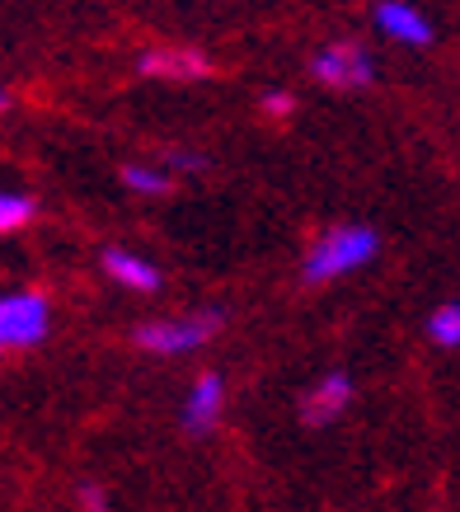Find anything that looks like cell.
<instances>
[{"instance_id": "cell-6", "label": "cell", "mask_w": 460, "mask_h": 512, "mask_svg": "<svg viewBox=\"0 0 460 512\" xmlns=\"http://www.w3.org/2000/svg\"><path fill=\"white\" fill-rule=\"evenodd\" d=\"M137 71L155 80H207L212 76V66H207V57H202L198 47H146L137 57Z\"/></svg>"}, {"instance_id": "cell-16", "label": "cell", "mask_w": 460, "mask_h": 512, "mask_svg": "<svg viewBox=\"0 0 460 512\" xmlns=\"http://www.w3.org/2000/svg\"><path fill=\"white\" fill-rule=\"evenodd\" d=\"M5 109H10V94H5V90H0V113H5Z\"/></svg>"}, {"instance_id": "cell-5", "label": "cell", "mask_w": 460, "mask_h": 512, "mask_svg": "<svg viewBox=\"0 0 460 512\" xmlns=\"http://www.w3.org/2000/svg\"><path fill=\"white\" fill-rule=\"evenodd\" d=\"M348 404H353V376L329 372V376H320L306 395H301L296 414H301L306 428H329L334 419H343V409H348Z\"/></svg>"}, {"instance_id": "cell-9", "label": "cell", "mask_w": 460, "mask_h": 512, "mask_svg": "<svg viewBox=\"0 0 460 512\" xmlns=\"http://www.w3.org/2000/svg\"><path fill=\"white\" fill-rule=\"evenodd\" d=\"M104 273L127 292H160V268L137 259L132 249H104Z\"/></svg>"}, {"instance_id": "cell-13", "label": "cell", "mask_w": 460, "mask_h": 512, "mask_svg": "<svg viewBox=\"0 0 460 512\" xmlns=\"http://www.w3.org/2000/svg\"><path fill=\"white\" fill-rule=\"evenodd\" d=\"M263 113H268V118H292L296 99L287 90H268V94H263Z\"/></svg>"}, {"instance_id": "cell-15", "label": "cell", "mask_w": 460, "mask_h": 512, "mask_svg": "<svg viewBox=\"0 0 460 512\" xmlns=\"http://www.w3.org/2000/svg\"><path fill=\"white\" fill-rule=\"evenodd\" d=\"M169 165H174V170H184V174H193V170H202V165H207V160L202 156H193V151H169Z\"/></svg>"}, {"instance_id": "cell-14", "label": "cell", "mask_w": 460, "mask_h": 512, "mask_svg": "<svg viewBox=\"0 0 460 512\" xmlns=\"http://www.w3.org/2000/svg\"><path fill=\"white\" fill-rule=\"evenodd\" d=\"M80 508L85 512H113L108 508V494L99 489V484H85V489H80Z\"/></svg>"}, {"instance_id": "cell-8", "label": "cell", "mask_w": 460, "mask_h": 512, "mask_svg": "<svg viewBox=\"0 0 460 512\" xmlns=\"http://www.w3.org/2000/svg\"><path fill=\"white\" fill-rule=\"evenodd\" d=\"M221 404H226V390H221V376L216 372H202L198 381H193V390H188L184 400V428L188 433H212L216 423H221Z\"/></svg>"}, {"instance_id": "cell-12", "label": "cell", "mask_w": 460, "mask_h": 512, "mask_svg": "<svg viewBox=\"0 0 460 512\" xmlns=\"http://www.w3.org/2000/svg\"><path fill=\"white\" fill-rule=\"evenodd\" d=\"M123 184L132 188V193H169V174L155 170V165H127Z\"/></svg>"}, {"instance_id": "cell-2", "label": "cell", "mask_w": 460, "mask_h": 512, "mask_svg": "<svg viewBox=\"0 0 460 512\" xmlns=\"http://www.w3.org/2000/svg\"><path fill=\"white\" fill-rule=\"evenodd\" d=\"M226 325L221 311H202V315H188V320H155V325H137V348L146 353H193L202 343H212Z\"/></svg>"}, {"instance_id": "cell-3", "label": "cell", "mask_w": 460, "mask_h": 512, "mask_svg": "<svg viewBox=\"0 0 460 512\" xmlns=\"http://www.w3.org/2000/svg\"><path fill=\"white\" fill-rule=\"evenodd\" d=\"M52 311L43 292H5L0 296V353L5 348H33L47 339Z\"/></svg>"}, {"instance_id": "cell-11", "label": "cell", "mask_w": 460, "mask_h": 512, "mask_svg": "<svg viewBox=\"0 0 460 512\" xmlns=\"http://www.w3.org/2000/svg\"><path fill=\"white\" fill-rule=\"evenodd\" d=\"M33 212H38V202L29 193H0V235L24 231L33 221Z\"/></svg>"}, {"instance_id": "cell-7", "label": "cell", "mask_w": 460, "mask_h": 512, "mask_svg": "<svg viewBox=\"0 0 460 512\" xmlns=\"http://www.w3.org/2000/svg\"><path fill=\"white\" fill-rule=\"evenodd\" d=\"M371 15H376V29H381L385 38H395V43H404V47H428L432 38H437L432 19L423 15V10H414V5L381 0V5H376Z\"/></svg>"}, {"instance_id": "cell-10", "label": "cell", "mask_w": 460, "mask_h": 512, "mask_svg": "<svg viewBox=\"0 0 460 512\" xmlns=\"http://www.w3.org/2000/svg\"><path fill=\"white\" fill-rule=\"evenodd\" d=\"M428 339L442 348H460V301H442L428 315Z\"/></svg>"}, {"instance_id": "cell-1", "label": "cell", "mask_w": 460, "mask_h": 512, "mask_svg": "<svg viewBox=\"0 0 460 512\" xmlns=\"http://www.w3.org/2000/svg\"><path fill=\"white\" fill-rule=\"evenodd\" d=\"M376 249H381V235L367 231V226H334V231H324L315 240L301 273H306V282H334L343 273L367 268L376 259Z\"/></svg>"}, {"instance_id": "cell-4", "label": "cell", "mask_w": 460, "mask_h": 512, "mask_svg": "<svg viewBox=\"0 0 460 512\" xmlns=\"http://www.w3.org/2000/svg\"><path fill=\"white\" fill-rule=\"evenodd\" d=\"M310 76L320 80V85H329V90H367L371 80H376V62H371L367 47L329 43L324 52H315Z\"/></svg>"}]
</instances>
